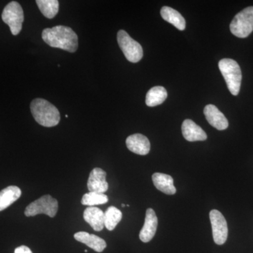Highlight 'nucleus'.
I'll return each mask as SVG.
<instances>
[{"instance_id":"1","label":"nucleus","mask_w":253,"mask_h":253,"mask_svg":"<svg viewBox=\"0 0 253 253\" xmlns=\"http://www.w3.org/2000/svg\"><path fill=\"white\" fill-rule=\"evenodd\" d=\"M43 41L53 48H59L73 53L78 48V37L72 28L64 26H57L45 28L42 31Z\"/></svg>"},{"instance_id":"2","label":"nucleus","mask_w":253,"mask_h":253,"mask_svg":"<svg viewBox=\"0 0 253 253\" xmlns=\"http://www.w3.org/2000/svg\"><path fill=\"white\" fill-rule=\"evenodd\" d=\"M31 111L36 122L46 127L57 126L61 119L59 110L56 106L41 98L32 101Z\"/></svg>"},{"instance_id":"3","label":"nucleus","mask_w":253,"mask_h":253,"mask_svg":"<svg viewBox=\"0 0 253 253\" xmlns=\"http://www.w3.org/2000/svg\"><path fill=\"white\" fill-rule=\"evenodd\" d=\"M219 68L229 91L234 96L239 94L242 81V73L239 63L233 59H223L219 61Z\"/></svg>"},{"instance_id":"4","label":"nucleus","mask_w":253,"mask_h":253,"mask_svg":"<svg viewBox=\"0 0 253 253\" xmlns=\"http://www.w3.org/2000/svg\"><path fill=\"white\" fill-rule=\"evenodd\" d=\"M234 36L246 38L253 31V6H249L236 15L230 24Z\"/></svg>"},{"instance_id":"5","label":"nucleus","mask_w":253,"mask_h":253,"mask_svg":"<svg viewBox=\"0 0 253 253\" xmlns=\"http://www.w3.org/2000/svg\"><path fill=\"white\" fill-rule=\"evenodd\" d=\"M117 41L120 48L129 62L137 63L142 59V46L133 40L126 31L123 30L118 31Z\"/></svg>"},{"instance_id":"6","label":"nucleus","mask_w":253,"mask_h":253,"mask_svg":"<svg viewBox=\"0 0 253 253\" xmlns=\"http://www.w3.org/2000/svg\"><path fill=\"white\" fill-rule=\"evenodd\" d=\"M57 211V200L51 197L50 195H45L28 205L25 210V215L26 217H33L37 214H44L50 217H54Z\"/></svg>"},{"instance_id":"7","label":"nucleus","mask_w":253,"mask_h":253,"mask_svg":"<svg viewBox=\"0 0 253 253\" xmlns=\"http://www.w3.org/2000/svg\"><path fill=\"white\" fill-rule=\"evenodd\" d=\"M1 18L9 26L11 33L17 36L22 30L24 14L21 4L17 1H11L3 10Z\"/></svg>"},{"instance_id":"8","label":"nucleus","mask_w":253,"mask_h":253,"mask_svg":"<svg viewBox=\"0 0 253 253\" xmlns=\"http://www.w3.org/2000/svg\"><path fill=\"white\" fill-rule=\"evenodd\" d=\"M210 219L212 224L214 243L219 246L224 244L228 236V226L225 218L219 211L212 210L210 212Z\"/></svg>"},{"instance_id":"9","label":"nucleus","mask_w":253,"mask_h":253,"mask_svg":"<svg viewBox=\"0 0 253 253\" xmlns=\"http://www.w3.org/2000/svg\"><path fill=\"white\" fill-rule=\"evenodd\" d=\"M106 172L99 168H94L90 172L87 181L89 192L104 194L109 189V184L106 181Z\"/></svg>"},{"instance_id":"10","label":"nucleus","mask_w":253,"mask_h":253,"mask_svg":"<svg viewBox=\"0 0 253 253\" xmlns=\"http://www.w3.org/2000/svg\"><path fill=\"white\" fill-rule=\"evenodd\" d=\"M158 226V217L152 208L146 212L144 226L139 233V239L144 243L149 242L156 234Z\"/></svg>"},{"instance_id":"11","label":"nucleus","mask_w":253,"mask_h":253,"mask_svg":"<svg viewBox=\"0 0 253 253\" xmlns=\"http://www.w3.org/2000/svg\"><path fill=\"white\" fill-rule=\"evenodd\" d=\"M126 145L131 152L141 156L147 155L151 149L149 139L141 134H134L128 136L126 139Z\"/></svg>"},{"instance_id":"12","label":"nucleus","mask_w":253,"mask_h":253,"mask_svg":"<svg viewBox=\"0 0 253 253\" xmlns=\"http://www.w3.org/2000/svg\"><path fill=\"white\" fill-rule=\"evenodd\" d=\"M204 114L208 122L219 130H224L229 126L225 116L214 105H207L204 109Z\"/></svg>"},{"instance_id":"13","label":"nucleus","mask_w":253,"mask_h":253,"mask_svg":"<svg viewBox=\"0 0 253 253\" xmlns=\"http://www.w3.org/2000/svg\"><path fill=\"white\" fill-rule=\"evenodd\" d=\"M181 131L184 139L189 141H205L208 138L204 129L191 120H185L183 122Z\"/></svg>"},{"instance_id":"14","label":"nucleus","mask_w":253,"mask_h":253,"mask_svg":"<svg viewBox=\"0 0 253 253\" xmlns=\"http://www.w3.org/2000/svg\"><path fill=\"white\" fill-rule=\"evenodd\" d=\"M83 217L86 223L96 231H101L104 228V212L96 207H88L84 210Z\"/></svg>"},{"instance_id":"15","label":"nucleus","mask_w":253,"mask_h":253,"mask_svg":"<svg viewBox=\"0 0 253 253\" xmlns=\"http://www.w3.org/2000/svg\"><path fill=\"white\" fill-rule=\"evenodd\" d=\"M74 238L76 241L86 245L88 247L97 253L103 252L107 246L104 239L99 236L94 235V234H89V233L84 232V231L76 233L75 234Z\"/></svg>"},{"instance_id":"16","label":"nucleus","mask_w":253,"mask_h":253,"mask_svg":"<svg viewBox=\"0 0 253 253\" xmlns=\"http://www.w3.org/2000/svg\"><path fill=\"white\" fill-rule=\"evenodd\" d=\"M152 180L154 181L156 189L167 195H174L176 194V188L174 185V179L169 174L163 173H154L152 176Z\"/></svg>"},{"instance_id":"17","label":"nucleus","mask_w":253,"mask_h":253,"mask_svg":"<svg viewBox=\"0 0 253 253\" xmlns=\"http://www.w3.org/2000/svg\"><path fill=\"white\" fill-rule=\"evenodd\" d=\"M21 196V190L16 186H9L0 191V211L14 204Z\"/></svg>"},{"instance_id":"18","label":"nucleus","mask_w":253,"mask_h":253,"mask_svg":"<svg viewBox=\"0 0 253 253\" xmlns=\"http://www.w3.org/2000/svg\"><path fill=\"white\" fill-rule=\"evenodd\" d=\"M161 14L165 21L171 23L179 31H184L185 29V19L176 10L169 6H163L161 10Z\"/></svg>"},{"instance_id":"19","label":"nucleus","mask_w":253,"mask_h":253,"mask_svg":"<svg viewBox=\"0 0 253 253\" xmlns=\"http://www.w3.org/2000/svg\"><path fill=\"white\" fill-rule=\"evenodd\" d=\"M168 97V92L163 86H156L151 88L146 96V104L150 107L163 104Z\"/></svg>"},{"instance_id":"20","label":"nucleus","mask_w":253,"mask_h":253,"mask_svg":"<svg viewBox=\"0 0 253 253\" xmlns=\"http://www.w3.org/2000/svg\"><path fill=\"white\" fill-rule=\"evenodd\" d=\"M39 9L46 18H54L59 12V2L57 0H37Z\"/></svg>"},{"instance_id":"21","label":"nucleus","mask_w":253,"mask_h":253,"mask_svg":"<svg viewBox=\"0 0 253 253\" xmlns=\"http://www.w3.org/2000/svg\"><path fill=\"white\" fill-rule=\"evenodd\" d=\"M122 218V212L120 210L114 206H110L104 212V225L108 230H114Z\"/></svg>"},{"instance_id":"22","label":"nucleus","mask_w":253,"mask_h":253,"mask_svg":"<svg viewBox=\"0 0 253 253\" xmlns=\"http://www.w3.org/2000/svg\"><path fill=\"white\" fill-rule=\"evenodd\" d=\"M108 201H109V198L104 194L89 192L83 196L81 204L89 207H94L95 206L107 204Z\"/></svg>"},{"instance_id":"23","label":"nucleus","mask_w":253,"mask_h":253,"mask_svg":"<svg viewBox=\"0 0 253 253\" xmlns=\"http://www.w3.org/2000/svg\"><path fill=\"white\" fill-rule=\"evenodd\" d=\"M14 253H33L27 246H21L15 249Z\"/></svg>"},{"instance_id":"24","label":"nucleus","mask_w":253,"mask_h":253,"mask_svg":"<svg viewBox=\"0 0 253 253\" xmlns=\"http://www.w3.org/2000/svg\"><path fill=\"white\" fill-rule=\"evenodd\" d=\"M122 207H123V208L126 207V205L122 204Z\"/></svg>"},{"instance_id":"25","label":"nucleus","mask_w":253,"mask_h":253,"mask_svg":"<svg viewBox=\"0 0 253 253\" xmlns=\"http://www.w3.org/2000/svg\"><path fill=\"white\" fill-rule=\"evenodd\" d=\"M66 118H68V115H66Z\"/></svg>"}]
</instances>
